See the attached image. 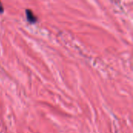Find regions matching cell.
<instances>
[{"instance_id": "cell-2", "label": "cell", "mask_w": 133, "mask_h": 133, "mask_svg": "<svg viewBox=\"0 0 133 133\" xmlns=\"http://www.w3.org/2000/svg\"><path fill=\"white\" fill-rule=\"evenodd\" d=\"M4 12V7L2 5V3L0 2V13H3Z\"/></svg>"}, {"instance_id": "cell-1", "label": "cell", "mask_w": 133, "mask_h": 133, "mask_svg": "<svg viewBox=\"0 0 133 133\" xmlns=\"http://www.w3.org/2000/svg\"><path fill=\"white\" fill-rule=\"evenodd\" d=\"M26 19L28 22L31 23H35L37 21V17L35 16V14L33 12L32 10L30 9H26Z\"/></svg>"}]
</instances>
